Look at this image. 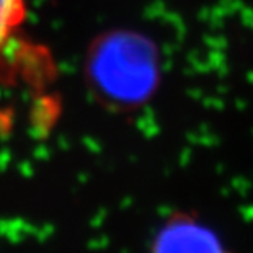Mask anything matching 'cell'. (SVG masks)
I'll use <instances>...</instances> for the list:
<instances>
[{
	"mask_svg": "<svg viewBox=\"0 0 253 253\" xmlns=\"http://www.w3.org/2000/svg\"><path fill=\"white\" fill-rule=\"evenodd\" d=\"M30 0H0V61L17 41L28 18Z\"/></svg>",
	"mask_w": 253,
	"mask_h": 253,
	"instance_id": "cell-3",
	"label": "cell"
},
{
	"mask_svg": "<svg viewBox=\"0 0 253 253\" xmlns=\"http://www.w3.org/2000/svg\"><path fill=\"white\" fill-rule=\"evenodd\" d=\"M98 87L123 105L137 103L154 85V54L141 38L113 36L101 42L91 59Z\"/></svg>",
	"mask_w": 253,
	"mask_h": 253,
	"instance_id": "cell-1",
	"label": "cell"
},
{
	"mask_svg": "<svg viewBox=\"0 0 253 253\" xmlns=\"http://www.w3.org/2000/svg\"><path fill=\"white\" fill-rule=\"evenodd\" d=\"M149 253H232L211 225L193 212L175 211L150 242Z\"/></svg>",
	"mask_w": 253,
	"mask_h": 253,
	"instance_id": "cell-2",
	"label": "cell"
}]
</instances>
